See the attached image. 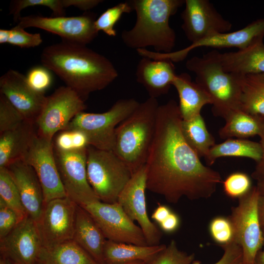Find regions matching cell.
<instances>
[{
	"label": "cell",
	"instance_id": "24",
	"mask_svg": "<svg viewBox=\"0 0 264 264\" xmlns=\"http://www.w3.org/2000/svg\"><path fill=\"white\" fill-rule=\"evenodd\" d=\"M36 133L35 124L27 121L13 130L0 133V168L21 160Z\"/></svg>",
	"mask_w": 264,
	"mask_h": 264
},
{
	"label": "cell",
	"instance_id": "37",
	"mask_svg": "<svg viewBox=\"0 0 264 264\" xmlns=\"http://www.w3.org/2000/svg\"><path fill=\"white\" fill-rule=\"evenodd\" d=\"M25 121L21 112L0 93V133L18 127Z\"/></svg>",
	"mask_w": 264,
	"mask_h": 264
},
{
	"label": "cell",
	"instance_id": "35",
	"mask_svg": "<svg viewBox=\"0 0 264 264\" xmlns=\"http://www.w3.org/2000/svg\"><path fill=\"white\" fill-rule=\"evenodd\" d=\"M35 6L49 8L55 17L65 16L63 0H14L11 3L10 14L13 15L15 22H17L21 17L22 10L26 7Z\"/></svg>",
	"mask_w": 264,
	"mask_h": 264
},
{
	"label": "cell",
	"instance_id": "33",
	"mask_svg": "<svg viewBox=\"0 0 264 264\" xmlns=\"http://www.w3.org/2000/svg\"><path fill=\"white\" fill-rule=\"evenodd\" d=\"M133 10L129 1L121 2L107 9L96 19L94 26L99 32L102 31L108 36L115 37L117 33L114 26L124 13H130Z\"/></svg>",
	"mask_w": 264,
	"mask_h": 264
},
{
	"label": "cell",
	"instance_id": "18",
	"mask_svg": "<svg viewBox=\"0 0 264 264\" xmlns=\"http://www.w3.org/2000/svg\"><path fill=\"white\" fill-rule=\"evenodd\" d=\"M260 37H264V18L254 21L241 29L210 36L179 50L167 53L154 52L152 57L156 60L168 59L173 62H179L184 60L191 51L198 47H236L241 50Z\"/></svg>",
	"mask_w": 264,
	"mask_h": 264
},
{
	"label": "cell",
	"instance_id": "12",
	"mask_svg": "<svg viewBox=\"0 0 264 264\" xmlns=\"http://www.w3.org/2000/svg\"><path fill=\"white\" fill-rule=\"evenodd\" d=\"M87 149L62 152L54 148L58 172L67 197L80 205L100 200L88 179Z\"/></svg>",
	"mask_w": 264,
	"mask_h": 264
},
{
	"label": "cell",
	"instance_id": "53",
	"mask_svg": "<svg viewBox=\"0 0 264 264\" xmlns=\"http://www.w3.org/2000/svg\"></svg>",
	"mask_w": 264,
	"mask_h": 264
},
{
	"label": "cell",
	"instance_id": "50",
	"mask_svg": "<svg viewBox=\"0 0 264 264\" xmlns=\"http://www.w3.org/2000/svg\"><path fill=\"white\" fill-rule=\"evenodd\" d=\"M0 264H17L7 258L0 256Z\"/></svg>",
	"mask_w": 264,
	"mask_h": 264
},
{
	"label": "cell",
	"instance_id": "36",
	"mask_svg": "<svg viewBox=\"0 0 264 264\" xmlns=\"http://www.w3.org/2000/svg\"><path fill=\"white\" fill-rule=\"evenodd\" d=\"M194 260V253H188L180 250L176 242L172 240L148 264H192Z\"/></svg>",
	"mask_w": 264,
	"mask_h": 264
},
{
	"label": "cell",
	"instance_id": "22",
	"mask_svg": "<svg viewBox=\"0 0 264 264\" xmlns=\"http://www.w3.org/2000/svg\"><path fill=\"white\" fill-rule=\"evenodd\" d=\"M264 37L256 38L246 48L221 53L218 57L224 70L245 75L264 73Z\"/></svg>",
	"mask_w": 264,
	"mask_h": 264
},
{
	"label": "cell",
	"instance_id": "4",
	"mask_svg": "<svg viewBox=\"0 0 264 264\" xmlns=\"http://www.w3.org/2000/svg\"><path fill=\"white\" fill-rule=\"evenodd\" d=\"M149 97L116 127L112 151L133 175L146 164L154 137L158 106Z\"/></svg>",
	"mask_w": 264,
	"mask_h": 264
},
{
	"label": "cell",
	"instance_id": "13",
	"mask_svg": "<svg viewBox=\"0 0 264 264\" xmlns=\"http://www.w3.org/2000/svg\"><path fill=\"white\" fill-rule=\"evenodd\" d=\"M32 167L42 185L44 204L67 195L58 172L53 141L37 133L21 160Z\"/></svg>",
	"mask_w": 264,
	"mask_h": 264
},
{
	"label": "cell",
	"instance_id": "27",
	"mask_svg": "<svg viewBox=\"0 0 264 264\" xmlns=\"http://www.w3.org/2000/svg\"><path fill=\"white\" fill-rule=\"evenodd\" d=\"M39 264H98L73 240L50 247H43Z\"/></svg>",
	"mask_w": 264,
	"mask_h": 264
},
{
	"label": "cell",
	"instance_id": "7",
	"mask_svg": "<svg viewBox=\"0 0 264 264\" xmlns=\"http://www.w3.org/2000/svg\"><path fill=\"white\" fill-rule=\"evenodd\" d=\"M139 104L134 98L121 99L104 112L83 111L72 119L65 130L80 131L87 136L89 146L99 150H112L116 127Z\"/></svg>",
	"mask_w": 264,
	"mask_h": 264
},
{
	"label": "cell",
	"instance_id": "39",
	"mask_svg": "<svg viewBox=\"0 0 264 264\" xmlns=\"http://www.w3.org/2000/svg\"><path fill=\"white\" fill-rule=\"evenodd\" d=\"M209 231L213 240L221 245L233 241V228L228 218L220 217L214 218L210 223Z\"/></svg>",
	"mask_w": 264,
	"mask_h": 264
},
{
	"label": "cell",
	"instance_id": "10",
	"mask_svg": "<svg viewBox=\"0 0 264 264\" xmlns=\"http://www.w3.org/2000/svg\"><path fill=\"white\" fill-rule=\"evenodd\" d=\"M80 206L91 216L107 240L149 245L141 228L130 218L117 202L109 203L97 200Z\"/></svg>",
	"mask_w": 264,
	"mask_h": 264
},
{
	"label": "cell",
	"instance_id": "26",
	"mask_svg": "<svg viewBox=\"0 0 264 264\" xmlns=\"http://www.w3.org/2000/svg\"><path fill=\"white\" fill-rule=\"evenodd\" d=\"M166 246L164 244L139 245L106 240L104 249L105 264H125L134 262L148 264Z\"/></svg>",
	"mask_w": 264,
	"mask_h": 264
},
{
	"label": "cell",
	"instance_id": "23",
	"mask_svg": "<svg viewBox=\"0 0 264 264\" xmlns=\"http://www.w3.org/2000/svg\"><path fill=\"white\" fill-rule=\"evenodd\" d=\"M106 240L89 213L78 204L73 240L98 264H105L103 249Z\"/></svg>",
	"mask_w": 264,
	"mask_h": 264
},
{
	"label": "cell",
	"instance_id": "2",
	"mask_svg": "<svg viewBox=\"0 0 264 264\" xmlns=\"http://www.w3.org/2000/svg\"><path fill=\"white\" fill-rule=\"evenodd\" d=\"M41 62L84 100L118 77L116 68L107 58L86 45L65 41L45 47Z\"/></svg>",
	"mask_w": 264,
	"mask_h": 264
},
{
	"label": "cell",
	"instance_id": "9",
	"mask_svg": "<svg viewBox=\"0 0 264 264\" xmlns=\"http://www.w3.org/2000/svg\"><path fill=\"white\" fill-rule=\"evenodd\" d=\"M86 109L85 100L76 91L67 86L58 88L46 97L35 123L37 133L53 140L58 132L65 130L72 119Z\"/></svg>",
	"mask_w": 264,
	"mask_h": 264
},
{
	"label": "cell",
	"instance_id": "32",
	"mask_svg": "<svg viewBox=\"0 0 264 264\" xmlns=\"http://www.w3.org/2000/svg\"><path fill=\"white\" fill-rule=\"evenodd\" d=\"M0 199L15 211L20 220L27 215L18 188L6 168H0Z\"/></svg>",
	"mask_w": 264,
	"mask_h": 264
},
{
	"label": "cell",
	"instance_id": "11",
	"mask_svg": "<svg viewBox=\"0 0 264 264\" xmlns=\"http://www.w3.org/2000/svg\"><path fill=\"white\" fill-rule=\"evenodd\" d=\"M96 16L87 13L75 17H46L39 15L21 17L17 26L36 27L59 36L63 41L86 45L98 35L94 26Z\"/></svg>",
	"mask_w": 264,
	"mask_h": 264
},
{
	"label": "cell",
	"instance_id": "21",
	"mask_svg": "<svg viewBox=\"0 0 264 264\" xmlns=\"http://www.w3.org/2000/svg\"><path fill=\"white\" fill-rule=\"evenodd\" d=\"M176 75L173 62L168 59L143 57L136 67L137 81L145 88L150 97L154 98L168 92Z\"/></svg>",
	"mask_w": 264,
	"mask_h": 264
},
{
	"label": "cell",
	"instance_id": "6",
	"mask_svg": "<svg viewBox=\"0 0 264 264\" xmlns=\"http://www.w3.org/2000/svg\"><path fill=\"white\" fill-rule=\"evenodd\" d=\"M87 171L88 182L101 201H117L120 193L132 176L126 164L112 151L89 146Z\"/></svg>",
	"mask_w": 264,
	"mask_h": 264
},
{
	"label": "cell",
	"instance_id": "1",
	"mask_svg": "<svg viewBox=\"0 0 264 264\" xmlns=\"http://www.w3.org/2000/svg\"><path fill=\"white\" fill-rule=\"evenodd\" d=\"M182 118L173 99L158 106L155 132L145 164L147 190L177 203L208 198L221 182L220 173L202 163L185 141Z\"/></svg>",
	"mask_w": 264,
	"mask_h": 264
},
{
	"label": "cell",
	"instance_id": "19",
	"mask_svg": "<svg viewBox=\"0 0 264 264\" xmlns=\"http://www.w3.org/2000/svg\"><path fill=\"white\" fill-rule=\"evenodd\" d=\"M0 93L21 112L26 121L35 124L47 97L44 93L30 87L26 76L12 69L0 78Z\"/></svg>",
	"mask_w": 264,
	"mask_h": 264
},
{
	"label": "cell",
	"instance_id": "49",
	"mask_svg": "<svg viewBox=\"0 0 264 264\" xmlns=\"http://www.w3.org/2000/svg\"><path fill=\"white\" fill-rule=\"evenodd\" d=\"M257 188L261 198L264 199V179L257 181Z\"/></svg>",
	"mask_w": 264,
	"mask_h": 264
},
{
	"label": "cell",
	"instance_id": "31",
	"mask_svg": "<svg viewBox=\"0 0 264 264\" xmlns=\"http://www.w3.org/2000/svg\"><path fill=\"white\" fill-rule=\"evenodd\" d=\"M181 130L185 141L200 158H204L216 144L201 114L190 120H182Z\"/></svg>",
	"mask_w": 264,
	"mask_h": 264
},
{
	"label": "cell",
	"instance_id": "14",
	"mask_svg": "<svg viewBox=\"0 0 264 264\" xmlns=\"http://www.w3.org/2000/svg\"><path fill=\"white\" fill-rule=\"evenodd\" d=\"M77 205L67 197L44 204L37 222L44 247L73 240Z\"/></svg>",
	"mask_w": 264,
	"mask_h": 264
},
{
	"label": "cell",
	"instance_id": "41",
	"mask_svg": "<svg viewBox=\"0 0 264 264\" xmlns=\"http://www.w3.org/2000/svg\"><path fill=\"white\" fill-rule=\"evenodd\" d=\"M21 221L15 211L0 199V239L7 235Z\"/></svg>",
	"mask_w": 264,
	"mask_h": 264
},
{
	"label": "cell",
	"instance_id": "15",
	"mask_svg": "<svg viewBox=\"0 0 264 264\" xmlns=\"http://www.w3.org/2000/svg\"><path fill=\"white\" fill-rule=\"evenodd\" d=\"M181 14V28L187 39L195 43L210 36L228 32L232 27L208 0H185Z\"/></svg>",
	"mask_w": 264,
	"mask_h": 264
},
{
	"label": "cell",
	"instance_id": "48",
	"mask_svg": "<svg viewBox=\"0 0 264 264\" xmlns=\"http://www.w3.org/2000/svg\"><path fill=\"white\" fill-rule=\"evenodd\" d=\"M262 230L264 234V226L262 227ZM255 264H264V249L260 251L256 257Z\"/></svg>",
	"mask_w": 264,
	"mask_h": 264
},
{
	"label": "cell",
	"instance_id": "46",
	"mask_svg": "<svg viewBox=\"0 0 264 264\" xmlns=\"http://www.w3.org/2000/svg\"><path fill=\"white\" fill-rule=\"evenodd\" d=\"M172 211L167 206L159 204L152 215V218L160 224L171 213Z\"/></svg>",
	"mask_w": 264,
	"mask_h": 264
},
{
	"label": "cell",
	"instance_id": "20",
	"mask_svg": "<svg viewBox=\"0 0 264 264\" xmlns=\"http://www.w3.org/2000/svg\"><path fill=\"white\" fill-rule=\"evenodd\" d=\"M6 168L18 188L27 215L37 222L42 213L44 200L43 190L35 172L22 160L15 161Z\"/></svg>",
	"mask_w": 264,
	"mask_h": 264
},
{
	"label": "cell",
	"instance_id": "30",
	"mask_svg": "<svg viewBox=\"0 0 264 264\" xmlns=\"http://www.w3.org/2000/svg\"><path fill=\"white\" fill-rule=\"evenodd\" d=\"M241 109L264 117V73L241 75Z\"/></svg>",
	"mask_w": 264,
	"mask_h": 264
},
{
	"label": "cell",
	"instance_id": "45",
	"mask_svg": "<svg viewBox=\"0 0 264 264\" xmlns=\"http://www.w3.org/2000/svg\"><path fill=\"white\" fill-rule=\"evenodd\" d=\"M180 220L176 213L172 212L169 216L159 224L161 229L166 233H172L177 229Z\"/></svg>",
	"mask_w": 264,
	"mask_h": 264
},
{
	"label": "cell",
	"instance_id": "5",
	"mask_svg": "<svg viewBox=\"0 0 264 264\" xmlns=\"http://www.w3.org/2000/svg\"><path fill=\"white\" fill-rule=\"evenodd\" d=\"M218 52L214 50L202 57L194 56L185 66L195 74V82L210 96L214 115L224 118L232 110L241 109V75L224 70Z\"/></svg>",
	"mask_w": 264,
	"mask_h": 264
},
{
	"label": "cell",
	"instance_id": "44",
	"mask_svg": "<svg viewBox=\"0 0 264 264\" xmlns=\"http://www.w3.org/2000/svg\"><path fill=\"white\" fill-rule=\"evenodd\" d=\"M65 8L69 6H74L78 9L87 11L96 7L103 2L101 0H63Z\"/></svg>",
	"mask_w": 264,
	"mask_h": 264
},
{
	"label": "cell",
	"instance_id": "16",
	"mask_svg": "<svg viewBox=\"0 0 264 264\" xmlns=\"http://www.w3.org/2000/svg\"><path fill=\"white\" fill-rule=\"evenodd\" d=\"M145 165L134 173L120 193L117 202L130 218L136 221L142 229L149 245L159 244L161 231L150 219L147 211L145 191Z\"/></svg>",
	"mask_w": 264,
	"mask_h": 264
},
{
	"label": "cell",
	"instance_id": "51",
	"mask_svg": "<svg viewBox=\"0 0 264 264\" xmlns=\"http://www.w3.org/2000/svg\"><path fill=\"white\" fill-rule=\"evenodd\" d=\"M125 264H148L143 262H134L127 263Z\"/></svg>",
	"mask_w": 264,
	"mask_h": 264
},
{
	"label": "cell",
	"instance_id": "29",
	"mask_svg": "<svg viewBox=\"0 0 264 264\" xmlns=\"http://www.w3.org/2000/svg\"><path fill=\"white\" fill-rule=\"evenodd\" d=\"M244 157L258 163L262 157L260 143L242 138H229L215 144L204 157L206 163L212 165L220 157Z\"/></svg>",
	"mask_w": 264,
	"mask_h": 264
},
{
	"label": "cell",
	"instance_id": "17",
	"mask_svg": "<svg viewBox=\"0 0 264 264\" xmlns=\"http://www.w3.org/2000/svg\"><path fill=\"white\" fill-rule=\"evenodd\" d=\"M44 247L37 223L27 215L0 239V256L17 264H34Z\"/></svg>",
	"mask_w": 264,
	"mask_h": 264
},
{
	"label": "cell",
	"instance_id": "47",
	"mask_svg": "<svg viewBox=\"0 0 264 264\" xmlns=\"http://www.w3.org/2000/svg\"><path fill=\"white\" fill-rule=\"evenodd\" d=\"M259 216L262 227L264 226V199L260 196L259 201Z\"/></svg>",
	"mask_w": 264,
	"mask_h": 264
},
{
	"label": "cell",
	"instance_id": "34",
	"mask_svg": "<svg viewBox=\"0 0 264 264\" xmlns=\"http://www.w3.org/2000/svg\"><path fill=\"white\" fill-rule=\"evenodd\" d=\"M43 42L40 33H30L17 25L10 29H0V43H8L22 48L37 46Z\"/></svg>",
	"mask_w": 264,
	"mask_h": 264
},
{
	"label": "cell",
	"instance_id": "28",
	"mask_svg": "<svg viewBox=\"0 0 264 264\" xmlns=\"http://www.w3.org/2000/svg\"><path fill=\"white\" fill-rule=\"evenodd\" d=\"M225 125L219 130L222 139L246 138L259 135L262 117L249 113L241 109L231 111L224 118Z\"/></svg>",
	"mask_w": 264,
	"mask_h": 264
},
{
	"label": "cell",
	"instance_id": "40",
	"mask_svg": "<svg viewBox=\"0 0 264 264\" xmlns=\"http://www.w3.org/2000/svg\"><path fill=\"white\" fill-rule=\"evenodd\" d=\"M27 81L30 87L35 91L44 93L52 83L51 73L45 67H34L26 76Z\"/></svg>",
	"mask_w": 264,
	"mask_h": 264
},
{
	"label": "cell",
	"instance_id": "52",
	"mask_svg": "<svg viewBox=\"0 0 264 264\" xmlns=\"http://www.w3.org/2000/svg\"><path fill=\"white\" fill-rule=\"evenodd\" d=\"M38 264V263H35V264Z\"/></svg>",
	"mask_w": 264,
	"mask_h": 264
},
{
	"label": "cell",
	"instance_id": "42",
	"mask_svg": "<svg viewBox=\"0 0 264 264\" xmlns=\"http://www.w3.org/2000/svg\"><path fill=\"white\" fill-rule=\"evenodd\" d=\"M224 252L221 258L213 264H241L242 259V251L241 246L232 241L230 243L221 245ZM192 264H203L198 261L194 260Z\"/></svg>",
	"mask_w": 264,
	"mask_h": 264
},
{
	"label": "cell",
	"instance_id": "38",
	"mask_svg": "<svg viewBox=\"0 0 264 264\" xmlns=\"http://www.w3.org/2000/svg\"><path fill=\"white\" fill-rule=\"evenodd\" d=\"M223 187L227 196L239 198L251 190V181L247 174L235 172L231 174L225 179L223 181Z\"/></svg>",
	"mask_w": 264,
	"mask_h": 264
},
{
	"label": "cell",
	"instance_id": "25",
	"mask_svg": "<svg viewBox=\"0 0 264 264\" xmlns=\"http://www.w3.org/2000/svg\"><path fill=\"white\" fill-rule=\"evenodd\" d=\"M172 86L179 97L178 107L183 120H190L200 114L205 105H212V100L206 91L198 84L192 81L187 73L176 75Z\"/></svg>",
	"mask_w": 264,
	"mask_h": 264
},
{
	"label": "cell",
	"instance_id": "3",
	"mask_svg": "<svg viewBox=\"0 0 264 264\" xmlns=\"http://www.w3.org/2000/svg\"><path fill=\"white\" fill-rule=\"evenodd\" d=\"M129 1L136 12V20L131 29L122 32L124 44L136 50L152 46L157 52H171L176 44V34L169 19L184 5L185 0Z\"/></svg>",
	"mask_w": 264,
	"mask_h": 264
},
{
	"label": "cell",
	"instance_id": "8",
	"mask_svg": "<svg viewBox=\"0 0 264 264\" xmlns=\"http://www.w3.org/2000/svg\"><path fill=\"white\" fill-rule=\"evenodd\" d=\"M260 194L257 187H252L239 198L237 206L232 208L228 218L233 231V241L242 251V264H255L264 242V234L259 216Z\"/></svg>",
	"mask_w": 264,
	"mask_h": 264
},
{
	"label": "cell",
	"instance_id": "43",
	"mask_svg": "<svg viewBox=\"0 0 264 264\" xmlns=\"http://www.w3.org/2000/svg\"><path fill=\"white\" fill-rule=\"evenodd\" d=\"M259 136L260 137L262 157L252 174V177L257 181L264 179V117H262L261 130Z\"/></svg>",
	"mask_w": 264,
	"mask_h": 264
}]
</instances>
